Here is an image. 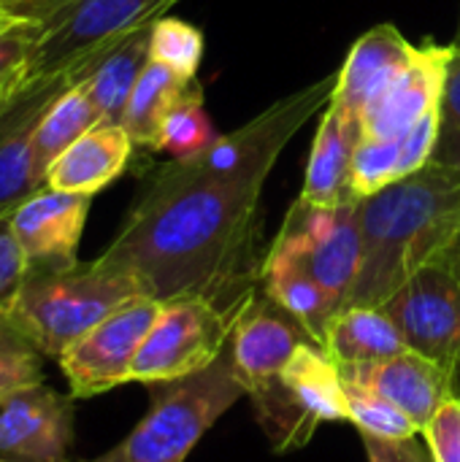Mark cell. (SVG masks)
Wrapping results in <instances>:
<instances>
[{"instance_id":"cell-4","label":"cell","mask_w":460,"mask_h":462,"mask_svg":"<svg viewBox=\"0 0 460 462\" xmlns=\"http://www.w3.org/2000/svg\"><path fill=\"white\" fill-rule=\"evenodd\" d=\"M144 420L108 452L84 462H184L220 417L247 395L228 349L203 371L152 384Z\"/></svg>"},{"instance_id":"cell-21","label":"cell","mask_w":460,"mask_h":462,"mask_svg":"<svg viewBox=\"0 0 460 462\" xmlns=\"http://www.w3.org/2000/svg\"><path fill=\"white\" fill-rule=\"evenodd\" d=\"M323 349L336 365L374 363L407 352L399 325L380 306H344L339 309L323 336Z\"/></svg>"},{"instance_id":"cell-20","label":"cell","mask_w":460,"mask_h":462,"mask_svg":"<svg viewBox=\"0 0 460 462\" xmlns=\"http://www.w3.org/2000/svg\"><path fill=\"white\" fill-rule=\"evenodd\" d=\"M260 290L323 346L325 328L339 306L298 260L271 246L260 271Z\"/></svg>"},{"instance_id":"cell-28","label":"cell","mask_w":460,"mask_h":462,"mask_svg":"<svg viewBox=\"0 0 460 462\" xmlns=\"http://www.w3.org/2000/svg\"><path fill=\"white\" fill-rule=\"evenodd\" d=\"M149 60L184 79H195L203 60V32L184 19L160 16L149 32Z\"/></svg>"},{"instance_id":"cell-10","label":"cell","mask_w":460,"mask_h":462,"mask_svg":"<svg viewBox=\"0 0 460 462\" xmlns=\"http://www.w3.org/2000/svg\"><path fill=\"white\" fill-rule=\"evenodd\" d=\"M160 300L149 295L130 298L103 322L84 333L57 363L73 398H95L130 384L133 360L157 319Z\"/></svg>"},{"instance_id":"cell-33","label":"cell","mask_w":460,"mask_h":462,"mask_svg":"<svg viewBox=\"0 0 460 462\" xmlns=\"http://www.w3.org/2000/svg\"><path fill=\"white\" fill-rule=\"evenodd\" d=\"M423 439L434 462H460V395L437 409L423 428Z\"/></svg>"},{"instance_id":"cell-7","label":"cell","mask_w":460,"mask_h":462,"mask_svg":"<svg viewBox=\"0 0 460 462\" xmlns=\"http://www.w3.org/2000/svg\"><path fill=\"white\" fill-rule=\"evenodd\" d=\"M236 314L201 298H176L160 303L130 371L136 384H165L209 368L228 346Z\"/></svg>"},{"instance_id":"cell-12","label":"cell","mask_w":460,"mask_h":462,"mask_svg":"<svg viewBox=\"0 0 460 462\" xmlns=\"http://www.w3.org/2000/svg\"><path fill=\"white\" fill-rule=\"evenodd\" d=\"M73 395L43 382L0 406V457L14 462H65L73 444Z\"/></svg>"},{"instance_id":"cell-42","label":"cell","mask_w":460,"mask_h":462,"mask_svg":"<svg viewBox=\"0 0 460 462\" xmlns=\"http://www.w3.org/2000/svg\"><path fill=\"white\" fill-rule=\"evenodd\" d=\"M0 462H14V460H3V457H0ZM65 462H68V460H65Z\"/></svg>"},{"instance_id":"cell-19","label":"cell","mask_w":460,"mask_h":462,"mask_svg":"<svg viewBox=\"0 0 460 462\" xmlns=\"http://www.w3.org/2000/svg\"><path fill=\"white\" fill-rule=\"evenodd\" d=\"M363 138V119L339 103H328L312 143L301 200L312 206H339L355 200L350 195V165Z\"/></svg>"},{"instance_id":"cell-24","label":"cell","mask_w":460,"mask_h":462,"mask_svg":"<svg viewBox=\"0 0 460 462\" xmlns=\"http://www.w3.org/2000/svg\"><path fill=\"white\" fill-rule=\"evenodd\" d=\"M98 111L84 89V84H70L54 103L43 111L35 130V160L46 176L49 165L92 125H98Z\"/></svg>"},{"instance_id":"cell-38","label":"cell","mask_w":460,"mask_h":462,"mask_svg":"<svg viewBox=\"0 0 460 462\" xmlns=\"http://www.w3.org/2000/svg\"><path fill=\"white\" fill-rule=\"evenodd\" d=\"M16 92H11V89H0V114L5 111V106L11 103V97H14Z\"/></svg>"},{"instance_id":"cell-36","label":"cell","mask_w":460,"mask_h":462,"mask_svg":"<svg viewBox=\"0 0 460 462\" xmlns=\"http://www.w3.org/2000/svg\"><path fill=\"white\" fill-rule=\"evenodd\" d=\"M79 0H0V5L5 11H11L16 19L22 22H46L52 16H57L60 11L76 5Z\"/></svg>"},{"instance_id":"cell-23","label":"cell","mask_w":460,"mask_h":462,"mask_svg":"<svg viewBox=\"0 0 460 462\" xmlns=\"http://www.w3.org/2000/svg\"><path fill=\"white\" fill-rule=\"evenodd\" d=\"M192 84L195 79H184L160 62H152V60L146 62V68L141 70L130 92V100L122 116V127L127 130L136 146L155 149L165 114Z\"/></svg>"},{"instance_id":"cell-26","label":"cell","mask_w":460,"mask_h":462,"mask_svg":"<svg viewBox=\"0 0 460 462\" xmlns=\"http://www.w3.org/2000/svg\"><path fill=\"white\" fill-rule=\"evenodd\" d=\"M344 390H347L350 422L361 430V436H371L382 441H409L423 433L407 411L380 398L377 393L358 387L352 382H344Z\"/></svg>"},{"instance_id":"cell-29","label":"cell","mask_w":460,"mask_h":462,"mask_svg":"<svg viewBox=\"0 0 460 462\" xmlns=\"http://www.w3.org/2000/svg\"><path fill=\"white\" fill-rule=\"evenodd\" d=\"M43 355L14 328V322L0 314V406L43 382Z\"/></svg>"},{"instance_id":"cell-22","label":"cell","mask_w":460,"mask_h":462,"mask_svg":"<svg viewBox=\"0 0 460 462\" xmlns=\"http://www.w3.org/2000/svg\"><path fill=\"white\" fill-rule=\"evenodd\" d=\"M149 32H152V27H144V30L133 32L130 38H125L81 81L100 122L122 125L130 92H133L141 70L149 62Z\"/></svg>"},{"instance_id":"cell-11","label":"cell","mask_w":460,"mask_h":462,"mask_svg":"<svg viewBox=\"0 0 460 462\" xmlns=\"http://www.w3.org/2000/svg\"><path fill=\"white\" fill-rule=\"evenodd\" d=\"M70 84L68 76L27 81L0 114V217H11L30 195L46 187L35 160V130L43 111Z\"/></svg>"},{"instance_id":"cell-9","label":"cell","mask_w":460,"mask_h":462,"mask_svg":"<svg viewBox=\"0 0 460 462\" xmlns=\"http://www.w3.org/2000/svg\"><path fill=\"white\" fill-rule=\"evenodd\" d=\"M385 314L399 325L407 346L442 368L460 371V271L455 257L420 268L388 303Z\"/></svg>"},{"instance_id":"cell-16","label":"cell","mask_w":460,"mask_h":462,"mask_svg":"<svg viewBox=\"0 0 460 462\" xmlns=\"http://www.w3.org/2000/svg\"><path fill=\"white\" fill-rule=\"evenodd\" d=\"M339 371L344 382L366 387L380 398L396 403L418 422L420 430L447 398L458 395L455 374L412 349L374 363L339 365Z\"/></svg>"},{"instance_id":"cell-37","label":"cell","mask_w":460,"mask_h":462,"mask_svg":"<svg viewBox=\"0 0 460 462\" xmlns=\"http://www.w3.org/2000/svg\"><path fill=\"white\" fill-rule=\"evenodd\" d=\"M19 22H22V19H16L11 11H5V8L0 5V32L8 30V27H14V24H19Z\"/></svg>"},{"instance_id":"cell-27","label":"cell","mask_w":460,"mask_h":462,"mask_svg":"<svg viewBox=\"0 0 460 462\" xmlns=\"http://www.w3.org/2000/svg\"><path fill=\"white\" fill-rule=\"evenodd\" d=\"M401 179V141L363 135L350 165V195L371 198Z\"/></svg>"},{"instance_id":"cell-40","label":"cell","mask_w":460,"mask_h":462,"mask_svg":"<svg viewBox=\"0 0 460 462\" xmlns=\"http://www.w3.org/2000/svg\"><path fill=\"white\" fill-rule=\"evenodd\" d=\"M453 257H455V265H458V271H460V246L455 249V254H453Z\"/></svg>"},{"instance_id":"cell-34","label":"cell","mask_w":460,"mask_h":462,"mask_svg":"<svg viewBox=\"0 0 460 462\" xmlns=\"http://www.w3.org/2000/svg\"><path fill=\"white\" fill-rule=\"evenodd\" d=\"M401 179L423 171L439 143V108L428 111L418 125H412L401 138Z\"/></svg>"},{"instance_id":"cell-8","label":"cell","mask_w":460,"mask_h":462,"mask_svg":"<svg viewBox=\"0 0 460 462\" xmlns=\"http://www.w3.org/2000/svg\"><path fill=\"white\" fill-rule=\"evenodd\" d=\"M271 246L298 260L342 309L355 287L363 260L358 200L312 206L298 198Z\"/></svg>"},{"instance_id":"cell-13","label":"cell","mask_w":460,"mask_h":462,"mask_svg":"<svg viewBox=\"0 0 460 462\" xmlns=\"http://www.w3.org/2000/svg\"><path fill=\"white\" fill-rule=\"evenodd\" d=\"M306 341H312V336L258 287V292L236 314L225 349L249 395L277 379Z\"/></svg>"},{"instance_id":"cell-39","label":"cell","mask_w":460,"mask_h":462,"mask_svg":"<svg viewBox=\"0 0 460 462\" xmlns=\"http://www.w3.org/2000/svg\"><path fill=\"white\" fill-rule=\"evenodd\" d=\"M453 46L460 51V11H458V30H455V38H453Z\"/></svg>"},{"instance_id":"cell-2","label":"cell","mask_w":460,"mask_h":462,"mask_svg":"<svg viewBox=\"0 0 460 462\" xmlns=\"http://www.w3.org/2000/svg\"><path fill=\"white\" fill-rule=\"evenodd\" d=\"M358 211L363 260L344 306H382L420 268L455 254L460 171L431 160L423 171L358 200Z\"/></svg>"},{"instance_id":"cell-14","label":"cell","mask_w":460,"mask_h":462,"mask_svg":"<svg viewBox=\"0 0 460 462\" xmlns=\"http://www.w3.org/2000/svg\"><path fill=\"white\" fill-rule=\"evenodd\" d=\"M89 200L92 198L41 187L11 214L30 271H52L79 263L76 252L84 236Z\"/></svg>"},{"instance_id":"cell-25","label":"cell","mask_w":460,"mask_h":462,"mask_svg":"<svg viewBox=\"0 0 460 462\" xmlns=\"http://www.w3.org/2000/svg\"><path fill=\"white\" fill-rule=\"evenodd\" d=\"M214 127L209 122V114L203 108V92L201 84H192L165 114L155 152H168L174 160L195 157L214 141Z\"/></svg>"},{"instance_id":"cell-6","label":"cell","mask_w":460,"mask_h":462,"mask_svg":"<svg viewBox=\"0 0 460 462\" xmlns=\"http://www.w3.org/2000/svg\"><path fill=\"white\" fill-rule=\"evenodd\" d=\"M247 398L271 449L279 455L304 449L325 422H350L344 376L336 360L314 341L301 344L285 371Z\"/></svg>"},{"instance_id":"cell-3","label":"cell","mask_w":460,"mask_h":462,"mask_svg":"<svg viewBox=\"0 0 460 462\" xmlns=\"http://www.w3.org/2000/svg\"><path fill=\"white\" fill-rule=\"evenodd\" d=\"M138 295H144V290L133 276L92 260L68 268L30 271L5 317L43 357L60 360L84 333Z\"/></svg>"},{"instance_id":"cell-1","label":"cell","mask_w":460,"mask_h":462,"mask_svg":"<svg viewBox=\"0 0 460 462\" xmlns=\"http://www.w3.org/2000/svg\"><path fill=\"white\" fill-rule=\"evenodd\" d=\"M333 87L336 73L217 135L195 157L157 168L98 263L133 276L160 303L201 298L239 314L258 292L266 263V179L293 135L331 103Z\"/></svg>"},{"instance_id":"cell-30","label":"cell","mask_w":460,"mask_h":462,"mask_svg":"<svg viewBox=\"0 0 460 462\" xmlns=\"http://www.w3.org/2000/svg\"><path fill=\"white\" fill-rule=\"evenodd\" d=\"M434 162L460 171V51L450 62L445 95L439 103V143L434 152Z\"/></svg>"},{"instance_id":"cell-18","label":"cell","mask_w":460,"mask_h":462,"mask_svg":"<svg viewBox=\"0 0 460 462\" xmlns=\"http://www.w3.org/2000/svg\"><path fill=\"white\" fill-rule=\"evenodd\" d=\"M133 146L136 143L122 125L98 122L49 165L46 187L92 198L125 173Z\"/></svg>"},{"instance_id":"cell-41","label":"cell","mask_w":460,"mask_h":462,"mask_svg":"<svg viewBox=\"0 0 460 462\" xmlns=\"http://www.w3.org/2000/svg\"><path fill=\"white\" fill-rule=\"evenodd\" d=\"M455 384H458V395H460V371H458V376H455Z\"/></svg>"},{"instance_id":"cell-35","label":"cell","mask_w":460,"mask_h":462,"mask_svg":"<svg viewBox=\"0 0 460 462\" xmlns=\"http://www.w3.org/2000/svg\"><path fill=\"white\" fill-rule=\"evenodd\" d=\"M366 460L369 462H434L426 444H418V439L409 441H382L371 436H361Z\"/></svg>"},{"instance_id":"cell-15","label":"cell","mask_w":460,"mask_h":462,"mask_svg":"<svg viewBox=\"0 0 460 462\" xmlns=\"http://www.w3.org/2000/svg\"><path fill=\"white\" fill-rule=\"evenodd\" d=\"M455 46H415L409 65L399 79L363 111V135L401 138L428 111L439 108Z\"/></svg>"},{"instance_id":"cell-31","label":"cell","mask_w":460,"mask_h":462,"mask_svg":"<svg viewBox=\"0 0 460 462\" xmlns=\"http://www.w3.org/2000/svg\"><path fill=\"white\" fill-rule=\"evenodd\" d=\"M35 46V22H19L0 32V89L19 92Z\"/></svg>"},{"instance_id":"cell-32","label":"cell","mask_w":460,"mask_h":462,"mask_svg":"<svg viewBox=\"0 0 460 462\" xmlns=\"http://www.w3.org/2000/svg\"><path fill=\"white\" fill-rule=\"evenodd\" d=\"M30 263L14 233L11 217H0V314H8L27 282Z\"/></svg>"},{"instance_id":"cell-5","label":"cell","mask_w":460,"mask_h":462,"mask_svg":"<svg viewBox=\"0 0 460 462\" xmlns=\"http://www.w3.org/2000/svg\"><path fill=\"white\" fill-rule=\"evenodd\" d=\"M179 0H79L35 24L27 81L68 76L81 84L95 65L133 32L152 27Z\"/></svg>"},{"instance_id":"cell-17","label":"cell","mask_w":460,"mask_h":462,"mask_svg":"<svg viewBox=\"0 0 460 462\" xmlns=\"http://www.w3.org/2000/svg\"><path fill=\"white\" fill-rule=\"evenodd\" d=\"M412 54L415 43H409L396 24L385 22L371 27L347 51L331 100L363 119V111L399 79Z\"/></svg>"}]
</instances>
